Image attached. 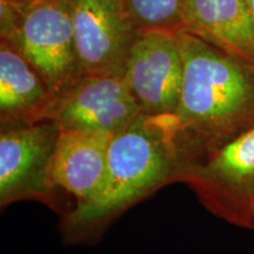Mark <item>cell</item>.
Here are the masks:
<instances>
[{
  "label": "cell",
  "instance_id": "1",
  "mask_svg": "<svg viewBox=\"0 0 254 254\" xmlns=\"http://www.w3.org/2000/svg\"><path fill=\"white\" fill-rule=\"evenodd\" d=\"M184 160L173 116H142L114 133L105 176L95 194L63 215V240L90 245L100 240L132 206L168 184L177 183Z\"/></svg>",
  "mask_w": 254,
  "mask_h": 254
},
{
  "label": "cell",
  "instance_id": "2",
  "mask_svg": "<svg viewBox=\"0 0 254 254\" xmlns=\"http://www.w3.org/2000/svg\"><path fill=\"white\" fill-rule=\"evenodd\" d=\"M178 36L184 80L174 120L184 167L253 128L254 65L186 32Z\"/></svg>",
  "mask_w": 254,
  "mask_h": 254
},
{
  "label": "cell",
  "instance_id": "3",
  "mask_svg": "<svg viewBox=\"0 0 254 254\" xmlns=\"http://www.w3.org/2000/svg\"><path fill=\"white\" fill-rule=\"evenodd\" d=\"M0 4L1 40L21 53L56 99L84 77L65 0Z\"/></svg>",
  "mask_w": 254,
  "mask_h": 254
},
{
  "label": "cell",
  "instance_id": "4",
  "mask_svg": "<svg viewBox=\"0 0 254 254\" xmlns=\"http://www.w3.org/2000/svg\"><path fill=\"white\" fill-rule=\"evenodd\" d=\"M177 183L186 184L217 217L253 230L254 127L182 167Z\"/></svg>",
  "mask_w": 254,
  "mask_h": 254
},
{
  "label": "cell",
  "instance_id": "5",
  "mask_svg": "<svg viewBox=\"0 0 254 254\" xmlns=\"http://www.w3.org/2000/svg\"><path fill=\"white\" fill-rule=\"evenodd\" d=\"M60 127L52 120L28 125L0 126V206L36 200L57 208L51 185Z\"/></svg>",
  "mask_w": 254,
  "mask_h": 254
},
{
  "label": "cell",
  "instance_id": "6",
  "mask_svg": "<svg viewBox=\"0 0 254 254\" xmlns=\"http://www.w3.org/2000/svg\"><path fill=\"white\" fill-rule=\"evenodd\" d=\"M124 78L142 114L173 116L179 106L184 80L178 31L138 30Z\"/></svg>",
  "mask_w": 254,
  "mask_h": 254
},
{
  "label": "cell",
  "instance_id": "7",
  "mask_svg": "<svg viewBox=\"0 0 254 254\" xmlns=\"http://www.w3.org/2000/svg\"><path fill=\"white\" fill-rule=\"evenodd\" d=\"M82 75H124L138 28L124 0H65Z\"/></svg>",
  "mask_w": 254,
  "mask_h": 254
},
{
  "label": "cell",
  "instance_id": "8",
  "mask_svg": "<svg viewBox=\"0 0 254 254\" xmlns=\"http://www.w3.org/2000/svg\"><path fill=\"white\" fill-rule=\"evenodd\" d=\"M141 116L124 75H86L57 98L49 120L60 129L114 134Z\"/></svg>",
  "mask_w": 254,
  "mask_h": 254
},
{
  "label": "cell",
  "instance_id": "9",
  "mask_svg": "<svg viewBox=\"0 0 254 254\" xmlns=\"http://www.w3.org/2000/svg\"><path fill=\"white\" fill-rule=\"evenodd\" d=\"M112 133L60 129L50 171L51 185L75 198V205L87 201L103 182Z\"/></svg>",
  "mask_w": 254,
  "mask_h": 254
},
{
  "label": "cell",
  "instance_id": "10",
  "mask_svg": "<svg viewBox=\"0 0 254 254\" xmlns=\"http://www.w3.org/2000/svg\"><path fill=\"white\" fill-rule=\"evenodd\" d=\"M178 31L254 65V14L249 0H185Z\"/></svg>",
  "mask_w": 254,
  "mask_h": 254
},
{
  "label": "cell",
  "instance_id": "11",
  "mask_svg": "<svg viewBox=\"0 0 254 254\" xmlns=\"http://www.w3.org/2000/svg\"><path fill=\"white\" fill-rule=\"evenodd\" d=\"M56 98L39 73L7 41H0V126L49 120Z\"/></svg>",
  "mask_w": 254,
  "mask_h": 254
},
{
  "label": "cell",
  "instance_id": "12",
  "mask_svg": "<svg viewBox=\"0 0 254 254\" xmlns=\"http://www.w3.org/2000/svg\"><path fill=\"white\" fill-rule=\"evenodd\" d=\"M138 30L166 28L178 31L185 0H124Z\"/></svg>",
  "mask_w": 254,
  "mask_h": 254
},
{
  "label": "cell",
  "instance_id": "13",
  "mask_svg": "<svg viewBox=\"0 0 254 254\" xmlns=\"http://www.w3.org/2000/svg\"><path fill=\"white\" fill-rule=\"evenodd\" d=\"M6 1H9V2H13V4H18V5L25 6V5L32 4V2L39 1V0H6Z\"/></svg>",
  "mask_w": 254,
  "mask_h": 254
},
{
  "label": "cell",
  "instance_id": "14",
  "mask_svg": "<svg viewBox=\"0 0 254 254\" xmlns=\"http://www.w3.org/2000/svg\"><path fill=\"white\" fill-rule=\"evenodd\" d=\"M250 1V5H251V8H252V12L254 14V0H249Z\"/></svg>",
  "mask_w": 254,
  "mask_h": 254
},
{
  "label": "cell",
  "instance_id": "15",
  "mask_svg": "<svg viewBox=\"0 0 254 254\" xmlns=\"http://www.w3.org/2000/svg\"><path fill=\"white\" fill-rule=\"evenodd\" d=\"M253 230H254V227H253Z\"/></svg>",
  "mask_w": 254,
  "mask_h": 254
}]
</instances>
